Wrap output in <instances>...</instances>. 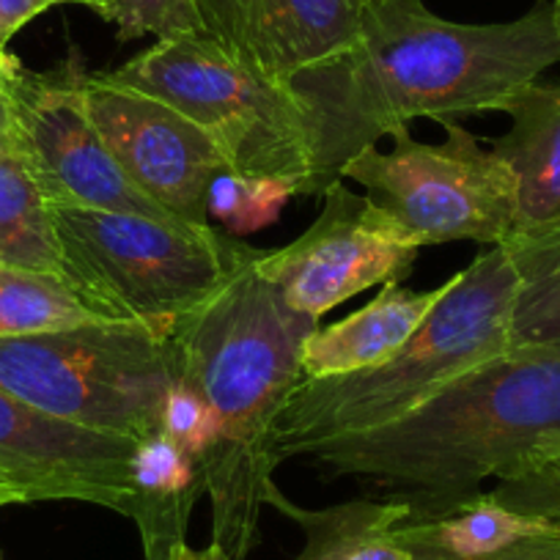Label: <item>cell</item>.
<instances>
[{"label":"cell","instance_id":"obj_1","mask_svg":"<svg viewBox=\"0 0 560 560\" xmlns=\"http://www.w3.org/2000/svg\"><path fill=\"white\" fill-rule=\"evenodd\" d=\"M555 63V3L511 23L462 25L432 14L420 0H365L360 39L287 83L308 124L305 196H322L349 160L412 118L500 110Z\"/></svg>","mask_w":560,"mask_h":560},{"label":"cell","instance_id":"obj_2","mask_svg":"<svg viewBox=\"0 0 560 560\" xmlns=\"http://www.w3.org/2000/svg\"><path fill=\"white\" fill-rule=\"evenodd\" d=\"M253 250L223 287L171 330L179 380L207 401L218 445L203 462L212 544L245 558L275 487V432L303 380V347L319 322L283 303Z\"/></svg>","mask_w":560,"mask_h":560},{"label":"cell","instance_id":"obj_3","mask_svg":"<svg viewBox=\"0 0 560 560\" xmlns=\"http://www.w3.org/2000/svg\"><path fill=\"white\" fill-rule=\"evenodd\" d=\"M560 440V347H511L456 376L423 407L374 432L311 448L330 476L390 487L409 514L481 492Z\"/></svg>","mask_w":560,"mask_h":560},{"label":"cell","instance_id":"obj_4","mask_svg":"<svg viewBox=\"0 0 560 560\" xmlns=\"http://www.w3.org/2000/svg\"><path fill=\"white\" fill-rule=\"evenodd\" d=\"M514 298V264L503 245H492L445 280L438 305L385 363L358 374L300 380L278 420V459L396 423L456 376L511 349Z\"/></svg>","mask_w":560,"mask_h":560},{"label":"cell","instance_id":"obj_5","mask_svg":"<svg viewBox=\"0 0 560 560\" xmlns=\"http://www.w3.org/2000/svg\"><path fill=\"white\" fill-rule=\"evenodd\" d=\"M74 292L105 319L171 336L256 247L220 229L190 231L147 214L52 207Z\"/></svg>","mask_w":560,"mask_h":560},{"label":"cell","instance_id":"obj_6","mask_svg":"<svg viewBox=\"0 0 560 560\" xmlns=\"http://www.w3.org/2000/svg\"><path fill=\"white\" fill-rule=\"evenodd\" d=\"M107 74L185 113L214 140L231 174L289 179L305 196L311 147L298 96L212 28L158 42Z\"/></svg>","mask_w":560,"mask_h":560},{"label":"cell","instance_id":"obj_7","mask_svg":"<svg viewBox=\"0 0 560 560\" xmlns=\"http://www.w3.org/2000/svg\"><path fill=\"white\" fill-rule=\"evenodd\" d=\"M176 380L179 360L171 336L132 322L0 341V390L138 443L160 432Z\"/></svg>","mask_w":560,"mask_h":560},{"label":"cell","instance_id":"obj_8","mask_svg":"<svg viewBox=\"0 0 560 560\" xmlns=\"http://www.w3.org/2000/svg\"><path fill=\"white\" fill-rule=\"evenodd\" d=\"M440 124L443 143H423L409 127H398L387 135L390 152L363 149L343 165L341 179L358 182L415 245H503L516 234L514 174L456 118Z\"/></svg>","mask_w":560,"mask_h":560},{"label":"cell","instance_id":"obj_9","mask_svg":"<svg viewBox=\"0 0 560 560\" xmlns=\"http://www.w3.org/2000/svg\"><path fill=\"white\" fill-rule=\"evenodd\" d=\"M85 74L89 69L78 47H72L69 56L47 72L23 67L18 56L9 61L14 149L45 192L47 203L67 209L147 214L190 229L135 190L132 182L118 168L85 107Z\"/></svg>","mask_w":560,"mask_h":560},{"label":"cell","instance_id":"obj_10","mask_svg":"<svg viewBox=\"0 0 560 560\" xmlns=\"http://www.w3.org/2000/svg\"><path fill=\"white\" fill-rule=\"evenodd\" d=\"M322 196L325 207L308 231L256 258V269L283 303L314 322L376 283H398L420 253L396 220L347 190L341 179L330 182Z\"/></svg>","mask_w":560,"mask_h":560},{"label":"cell","instance_id":"obj_11","mask_svg":"<svg viewBox=\"0 0 560 560\" xmlns=\"http://www.w3.org/2000/svg\"><path fill=\"white\" fill-rule=\"evenodd\" d=\"M83 94L96 129L135 190L190 229H212L209 190L220 174L231 171L214 140L185 113L107 72L85 74Z\"/></svg>","mask_w":560,"mask_h":560},{"label":"cell","instance_id":"obj_12","mask_svg":"<svg viewBox=\"0 0 560 560\" xmlns=\"http://www.w3.org/2000/svg\"><path fill=\"white\" fill-rule=\"evenodd\" d=\"M138 440L96 432L0 390V483L36 500H78L132 516Z\"/></svg>","mask_w":560,"mask_h":560},{"label":"cell","instance_id":"obj_13","mask_svg":"<svg viewBox=\"0 0 560 560\" xmlns=\"http://www.w3.org/2000/svg\"><path fill=\"white\" fill-rule=\"evenodd\" d=\"M214 34L278 83L360 39L365 0H201Z\"/></svg>","mask_w":560,"mask_h":560},{"label":"cell","instance_id":"obj_14","mask_svg":"<svg viewBox=\"0 0 560 560\" xmlns=\"http://www.w3.org/2000/svg\"><path fill=\"white\" fill-rule=\"evenodd\" d=\"M511 129L489 147L516 182V234L560 229V83H530L500 105Z\"/></svg>","mask_w":560,"mask_h":560},{"label":"cell","instance_id":"obj_15","mask_svg":"<svg viewBox=\"0 0 560 560\" xmlns=\"http://www.w3.org/2000/svg\"><path fill=\"white\" fill-rule=\"evenodd\" d=\"M443 287L415 292L390 280L365 308L330 327H316L303 347V380L358 374L385 363L427 319Z\"/></svg>","mask_w":560,"mask_h":560},{"label":"cell","instance_id":"obj_16","mask_svg":"<svg viewBox=\"0 0 560 560\" xmlns=\"http://www.w3.org/2000/svg\"><path fill=\"white\" fill-rule=\"evenodd\" d=\"M207 494L203 467L182 451L168 434L158 432L138 443L135 454V509L147 560H171L185 544L192 509Z\"/></svg>","mask_w":560,"mask_h":560},{"label":"cell","instance_id":"obj_17","mask_svg":"<svg viewBox=\"0 0 560 560\" xmlns=\"http://www.w3.org/2000/svg\"><path fill=\"white\" fill-rule=\"evenodd\" d=\"M558 530V525L541 516L520 514V511L505 509L489 492H476L445 509L409 514L396 533L409 555L470 560L500 552L525 538Z\"/></svg>","mask_w":560,"mask_h":560},{"label":"cell","instance_id":"obj_18","mask_svg":"<svg viewBox=\"0 0 560 560\" xmlns=\"http://www.w3.org/2000/svg\"><path fill=\"white\" fill-rule=\"evenodd\" d=\"M267 505L283 511L305 533L300 560H412L396 533L409 516L404 500L358 498L327 509H303L275 483Z\"/></svg>","mask_w":560,"mask_h":560},{"label":"cell","instance_id":"obj_19","mask_svg":"<svg viewBox=\"0 0 560 560\" xmlns=\"http://www.w3.org/2000/svg\"><path fill=\"white\" fill-rule=\"evenodd\" d=\"M0 264L69 283L52 207L18 154H0Z\"/></svg>","mask_w":560,"mask_h":560},{"label":"cell","instance_id":"obj_20","mask_svg":"<svg viewBox=\"0 0 560 560\" xmlns=\"http://www.w3.org/2000/svg\"><path fill=\"white\" fill-rule=\"evenodd\" d=\"M516 269L511 347H560V229L503 242Z\"/></svg>","mask_w":560,"mask_h":560},{"label":"cell","instance_id":"obj_21","mask_svg":"<svg viewBox=\"0 0 560 560\" xmlns=\"http://www.w3.org/2000/svg\"><path fill=\"white\" fill-rule=\"evenodd\" d=\"M102 322L110 319L96 314L67 280L0 264V341Z\"/></svg>","mask_w":560,"mask_h":560},{"label":"cell","instance_id":"obj_22","mask_svg":"<svg viewBox=\"0 0 560 560\" xmlns=\"http://www.w3.org/2000/svg\"><path fill=\"white\" fill-rule=\"evenodd\" d=\"M294 196H300L298 185L289 179L225 171L209 190V218L218 220L225 234L245 236L272 223Z\"/></svg>","mask_w":560,"mask_h":560},{"label":"cell","instance_id":"obj_23","mask_svg":"<svg viewBox=\"0 0 560 560\" xmlns=\"http://www.w3.org/2000/svg\"><path fill=\"white\" fill-rule=\"evenodd\" d=\"M96 14L116 25L118 42H135L140 36H158V42L182 39L209 28L201 0H102Z\"/></svg>","mask_w":560,"mask_h":560},{"label":"cell","instance_id":"obj_24","mask_svg":"<svg viewBox=\"0 0 560 560\" xmlns=\"http://www.w3.org/2000/svg\"><path fill=\"white\" fill-rule=\"evenodd\" d=\"M498 503L527 516H541L560 527V440L538 448L498 478L492 489Z\"/></svg>","mask_w":560,"mask_h":560},{"label":"cell","instance_id":"obj_25","mask_svg":"<svg viewBox=\"0 0 560 560\" xmlns=\"http://www.w3.org/2000/svg\"><path fill=\"white\" fill-rule=\"evenodd\" d=\"M160 432L168 434L201 467L214 451V445H218V427H214L207 401L182 380H176L168 396H165Z\"/></svg>","mask_w":560,"mask_h":560},{"label":"cell","instance_id":"obj_26","mask_svg":"<svg viewBox=\"0 0 560 560\" xmlns=\"http://www.w3.org/2000/svg\"><path fill=\"white\" fill-rule=\"evenodd\" d=\"M63 3H74V7H85L91 12H100L102 0H0V58L9 52V42L39 14L47 9L63 7Z\"/></svg>","mask_w":560,"mask_h":560},{"label":"cell","instance_id":"obj_27","mask_svg":"<svg viewBox=\"0 0 560 560\" xmlns=\"http://www.w3.org/2000/svg\"><path fill=\"white\" fill-rule=\"evenodd\" d=\"M412 560H445V558H429V555H412ZM470 560H560V530L547 533V536H533L520 544L500 549V552L483 555V558Z\"/></svg>","mask_w":560,"mask_h":560},{"label":"cell","instance_id":"obj_28","mask_svg":"<svg viewBox=\"0 0 560 560\" xmlns=\"http://www.w3.org/2000/svg\"><path fill=\"white\" fill-rule=\"evenodd\" d=\"M9 61H12V52L0 58V154H18V149H14L12 94H9Z\"/></svg>","mask_w":560,"mask_h":560},{"label":"cell","instance_id":"obj_29","mask_svg":"<svg viewBox=\"0 0 560 560\" xmlns=\"http://www.w3.org/2000/svg\"><path fill=\"white\" fill-rule=\"evenodd\" d=\"M171 560H240V558L229 555L223 547H218V544H209V547L196 549L185 541L171 552Z\"/></svg>","mask_w":560,"mask_h":560},{"label":"cell","instance_id":"obj_30","mask_svg":"<svg viewBox=\"0 0 560 560\" xmlns=\"http://www.w3.org/2000/svg\"><path fill=\"white\" fill-rule=\"evenodd\" d=\"M14 503H25L23 494H20L18 489L3 487V483H0V509H3V505H14Z\"/></svg>","mask_w":560,"mask_h":560},{"label":"cell","instance_id":"obj_31","mask_svg":"<svg viewBox=\"0 0 560 560\" xmlns=\"http://www.w3.org/2000/svg\"><path fill=\"white\" fill-rule=\"evenodd\" d=\"M555 3V14H558V31H560V0H552Z\"/></svg>","mask_w":560,"mask_h":560},{"label":"cell","instance_id":"obj_32","mask_svg":"<svg viewBox=\"0 0 560 560\" xmlns=\"http://www.w3.org/2000/svg\"><path fill=\"white\" fill-rule=\"evenodd\" d=\"M0 560H3V558H0Z\"/></svg>","mask_w":560,"mask_h":560}]
</instances>
